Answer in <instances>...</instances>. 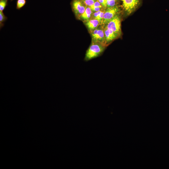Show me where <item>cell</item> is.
<instances>
[{"mask_svg":"<svg viewBox=\"0 0 169 169\" xmlns=\"http://www.w3.org/2000/svg\"><path fill=\"white\" fill-rule=\"evenodd\" d=\"M107 46L101 43L92 41L86 51L84 60L88 61L100 55Z\"/></svg>","mask_w":169,"mask_h":169,"instance_id":"1","label":"cell"},{"mask_svg":"<svg viewBox=\"0 0 169 169\" xmlns=\"http://www.w3.org/2000/svg\"><path fill=\"white\" fill-rule=\"evenodd\" d=\"M104 29V26L101 24L90 32L92 41L100 43L107 46L105 39Z\"/></svg>","mask_w":169,"mask_h":169,"instance_id":"2","label":"cell"},{"mask_svg":"<svg viewBox=\"0 0 169 169\" xmlns=\"http://www.w3.org/2000/svg\"><path fill=\"white\" fill-rule=\"evenodd\" d=\"M121 11V8L119 5L106 8L104 14L102 25H105L115 16L119 14Z\"/></svg>","mask_w":169,"mask_h":169,"instance_id":"3","label":"cell"},{"mask_svg":"<svg viewBox=\"0 0 169 169\" xmlns=\"http://www.w3.org/2000/svg\"><path fill=\"white\" fill-rule=\"evenodd\" d=\"M121 19L119 14L115 16L104 26L120 35L121 34Z\"/></svg>","mask_w":169,"mask_h":169,"instance_id":"4","label":"cell"},{"mask_svg":"<svg viewBox=\"0 0 169 169\" xmlns=\"http://www.w3.org/2000/svg\"><path fill=\"white\" fill-rule=\"evenodd\" d=\"M122 7L127 15L134 12L139 6L141 0H120Z\"/></svg>","mask_w":169,"mask_h":169,"instance_id":"5","label":"cell"},{"mask_svg":"<svg viewBox=\"0 0 169 169\" xmlns=\"http://www.w3.org/2000/svg\"><path fill=\"white\" fill-rule=\"evenodd\" d=\"M71 6L72 10L77 19L84 12L86 7L82 0H73Z\"/></svg>","mask_w":169,"mask_h":169,"instance_id":"6","label":"cell"},{"mask_svg":"<svg viewBox=\"0 0 169 169\" xmlns=\"http://www.w3.org/2000/svg\"><path fill=\"white\" fill-rule=\"evenodd\" d=\"M104 32L105 41L108 45L110 42L117 38L119 35L104 26Z\"/></svg>","mask_w":169,"mask_h":169,"instance_id":"7","label":"cell"},{"mask_svg":"<svg viewBox=\"0 0 169 169\" xmlns=\"http://www.w3.org/2000/svg\"><path fill=\"white\" fill-rule=\"evenodd\" d=\"M84 23L90 33L96 29L99 25L102 24L98 20L93 18H91Z\"/></svg>","mask_w":169,"mask_h":169,"instance_id":"8","label":"cell"},{"mask_svg":"<svg viewBox=\"0 0 169 169\" xmlns=\"http://www.w3.org/2000/svg\"><path fill=\"white\" fill-rule=\"evenodd\" d=\"M93 13L90 7L86 6L85 11L78 19L84 23L91 18Z\"/></svg>","mask_w":169,"mask_h":169,"instance_id":"9","label":"cell"},{"mask_svg":"<svg viewBox=\"0 0 169 169\" xmlns=\"http://www.w3.org/2000/svg\"><path fill=\"white\" fill-rule=\"evenodd\" d=\"M106 9H103L97 12H94L91 18L96 19L100 21L102 24L104 14Z\"/></svg>","mask_w":169,"mask_h":169,"instance_id":"10","label":"cell"},{"mask_svg":"<svg viewBox=\"0 0 169 169\" xmlns=\"http://www.w3.org/2000/svg\"><path fill=\"white\" fill-rule=\"evenodd\" d=\"M90 7L94 12H97L103 9H106L97 0Z\"/></svg>","mask_w":169,"mask_h":169,"instance_id":"11","label":"cell"},{"mask_svg":"<svg viewBox=\"0 0 169 169\" xmlns=\"http://www.w3.org/2000/svg\"><path fill=\"white\" fill-rule=\"evenodd\" d=\"M119 0H106V8L119 5Z\"/></svg>","mask_w":169,"mask_h":169,"instance_id":"12","label":"cell"},{"mask_svg":"<svg viewBox=\"0 0 169 169\" xmlns=\"http://www.w3.org/2000/svg\"><path fill=\"white\" fill-rule=\"evenodd\" d=\"M7 17L5 16L3 11H0V28L4 25V22L7 20Z\"/></svg>","mask_w":169,"mask_h":169,"instance_id":"13","label":"cell"},{"mask_svg":"<svg viewBox=\"0 0 169 169\" xmlns=\"http://www.w3.org/2000/svg\"><path fill=\"white\" fill-rule=\"evenodd\" d=\"M26 2V0H17L16 8L18 10L20 9L25 5Z\"/></svg>","mask_w":169,"mask_h":169,"instance_id":"14","label":"cell"},{"mask_svg":"<svg viewBox=\"0 0 169 169\" xmlns=\"http://www.w3.org/2000/svg\"><path fill=\"white\" fill-rule=\"evenodd\" d=\"M8 0H0V11H3L4 10L8 5Z\"/></svg>","mask_w":169,"mask_h":169,"instance_id":"15","label":"cell"},{"mask_svg":"<svg viewBox=\"0 0 169 169\" xmlns=\"http://www.w3.org/2000/svg\"><path fill=\"white\" fill-rule=\"evenodd\" d=\"M86 6L90 7L92 6L97 0H82Z\"/></svg>","mask_w":169,"mask_h":169,"instance_id":"16","label":"cell"},{"mask_svg":"<svg viewBox=\"0 0 169 169\" xmlns=\"http://www.w3.org/2000/svg\"><path fill=\"white\" fill-rule=\"evenodd\" d=\"M106 9V0H97Z\"/></svg>","mask_w":169,"mask_h":169,"instance_id":"17","label":"cell"},{"mask_svg":"<svg viewBox=\"0 0 169 169\" xmlns=\"http://www.w3.org/2000/svg\"><path fill=\"white\" fill-rule=\"evenodd\" d=\"M11 0V1H12V0Z\"/></svg>","mask_w":169,"mask_h":169,"instance_id":"18","label":"cell"}]
</instances>
